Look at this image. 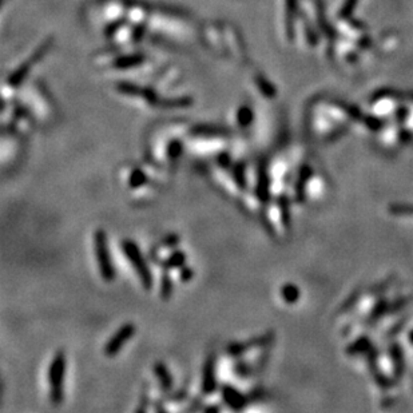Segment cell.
Segmentation results:
<instances>
[{"mask_svg": "<svg viewBox=\"0 0 413 413\" xmlns=\"http://www.w3.org/2000/svg\"><path fill=\"white\" fill-rule=\"evenodd\" d=\"M310 176H312V169L308 167V166H304L301 171H300L299 182L296 185V197H297V201H304V198H305V185Z\"/></svg>", "mask_w": 413, "mask_h": 413, "instance_id": "13", "label": "cell"}, {"mask_svg": "<svg viewBox=\"0 0 413 413\" xmlns=\"http://www.w3.org/2000/svg\"><path fill=\"white\" fill-rule=\"evenodd\" d=\"M191 137L195 138H225L230 135V130L221 126H210V125H199L190 129Z\"/></svg>", "mask_w": 413, "mask_h": 413, "instance_id": "8", "label": "cell"}, {"mask_svg": "<svg viewBox=\"0 0 413 413\" xmlns=\"http://www.w3.org/2000/svg\"><path fill=\"white\" fill-rule=\"evenodd\" d=\"M281 297L286 304L293 305L300 300V289L294 284H285L281 289Z\"/></svg>", "mask_w": 413, "mask_h": 413, "instance_id": "17", "label": "cell"}, {"mask_svg": "<svg viewBox=\"0 0 413 413\" xmlns=\"http://www.w3.org/2000/svg\"><path fill=\"white\" fill-rule=\"evenodd\" d=\"M94 250L98 261V269L102 280L111 282L115 280V268L112 265V258L108 248L107 235L103 230L99 229L94 233Z\"/></svg>", "mask_w": 413, "mask_h": 413, "instance_id": "3", "label": "cell"}, {"mask_svg": "<svg viewBox=\"0 0 413 413\" xmlns=\"http://www.w3.org/2000/svg\"><path fill=\"white\" fill-rule=\"evenodd\" d=\"M219 410H221V406L214 405V404H213V405H208L203 408V412H206V413H214V412H219Z\"/></svg>", "mask_w": 413, "mask_h": 413, "instance_id": "25", "label": "cell"}, {"mask_svg": "<svg viewBox=\"0 0 413 413\" xmlns=\"http://www.w3.org/2000/svg\"><path fill=\"white\" fill-rule=\"evenodd\" d=\"M217 163H218L219 167L223 170L231 169L233 162H231V155H230L229 151H222V153H219L218 157H217Z\"/></svg>", "mask_w": 413, "mask_h": 413, "instance_id": "20", "label": "cell"}, {"mask_svg": "<svg viewBox=\"0 0 413 413\" xmlns=\"http://www.w3.org/2000/svg\"><path fill=\"white\" fill-rule=\"evenodd\" d=\"M122 252L123 254L126 255V258L130 261L134 270H135V273H137L144 290H151L153 285H154V278H153L151 269L149 268L143 254L140 252L139 246L133 240H123Z\"/></svg>", "mask_w": 413, "mask_h": 413, "instance_id": "2", "label": "cell"}, {"mask_svg": "<svg viewBox=\"0 0 413 413\" xmlns=\"http://www.w3.org/2000/svg\"><path fill=\"white\" fill-rule=\"evenodd\" d=\"M217 359L216 355H210L206 357L203 368H202V381L201 391L205 396H210L216 393L218 389V381H217Z\"/></svg>", "mask_w": 413, "mask_h": 413, "instance_id": "5", "label": "cell"}, {"mask_svg": "<svg viewBox=\"0 0 413 413\" xmlns=\"http://www.w3.org/2000/svg\"><path fill=\"white\" fill-rule=\"evenodd\" d=\"M234 372L238 374V376H241V377H246V376H249L250 374V368H249V365H246L245 363H237L235 364V367H234Z\"/></svg>", "mask_w": 413, "mask_h": 413, "instance_id": "24", "label": "cell"}, {"mask_svg": "<svg viewBox=\"0 0 413 413\" xmlns=\"http://www.w3.org/2000/svg\"><path fill=\"white\" fill-rule=\"evenodd\" d=\"M66 368H67V360L66 353L63 350H57L51 360L48 372H47V380H48V396L50 402L54 406H59L63 402V381L66 377Z\"/></svg>", "mask_w": 413, "mask_h": 413, "instance_id": "1", "label": "cell"}, {"mask_svg": "<svg viewBox=\"0 0 413 413\" xmlns=\"http://www.w3.org/2000/svg\"><path fill=\"white\" fill-rule=\"evenodd\" d=\"M194 278V270L189 268V266H182L180 269V281L182 282H190Z\"/></svg>", "mask_w": 413, "mask_h": 413, "instance_id": "23", "label": "cell"}, {"mask_svg": "<svg viewBox=\"0 0 413 413\" xmlns=\"http://www.w3.org/2000/svg\"><path fill=\"white\" fill-rule=\"evenodd\" d=\"M154 374L155 377L158 378L159 384H161L162 389L165 392H169L172 389L174 381H172V376L170 373L169 368L166 367L163 363H157L154 365Z\"/></svg>", "mask_w": 413, "mask_h": 413, "instance_id": "9", "label": "cell"}, {"mask_svg": "<svg viewBox=\"0 0 413 413\" xmlns=\"http://www.w3.org/2000/svg\"><path fill=\"white\" fill-rule=\"evenodd\" d=\"M253 348H254V342H253V340H250V341H248V342L235 341V342H231V344L227 345L226 352H227V355L231 357H240V356H242L245 352H248V350H250V349H253Z\"/></svg>", "mask_w": 413, "mask_h": 413, "instance_id": "15", "label": "cell"}, {"mask_svg": "<svg viewBox=\"0 0 413 413\" xmlns=\"http://www.w3.org/2000/svg\"><path fill=\"white\" fill-rule=\"evenodd\" d=\"M172 290H174V282H172L171 276L169 274V270H165V273L161 277V286H159V297L163 301H169L171 299Z\"/></svg>", "mask_w": 413, "mask_h": 413, "instance_id": "14", "label": "cell"}, {"mask_svg": "<svg viewBox=\"0 0 413 413\" xmlns=\"http://www.w3.org/2000/svg\"><path fill=\"white\" fill-rule=\"evenodd\" d=\"M134 334H135V325L131 322L123 323L122 327L110 337V340L104 344L103 353L107 357L116 356L122 350L123 345L130 341Z\"/></svg>", "mask_w": 413, "mask_h": 413, "instance_id": "4", "label": "cell"}, {"mask_svg": "<svg viewBox=\"0 0 413 413\" xmlns=\"http://www.w3.org/2000/svg\"><path fill=\"white\" fill-rule=\"evenodd\" d=\"M255 198L259 203H268L270 201V176L265 166H261L257 175V185L254 190Z\"/></svg>", "mask_w": 413, "mask_h": 413, "instance_id": "7", "label": "cell"}, {"mask_svg": "<svg viewBox=\"0 0 413 413\" xmlns=\"http://www.w3.org/2000/svg\"><path fill=\"white\" fill-rule=\"evenodd\" d=\"M231 176L235 186L241 191L246 190L248 187V178H246V163L244 161H238L231 166Z\"/></svg>", "mask_w": 413, "mask_h": 413, "instance_id": "10", "label": "cell"}, {"mask_svg": "<svg viewBox=\"0 0 413 413\" xmlns=\"http://www.w3.org/2000/svg\"><path fill=\"white\" fill-rule=\"evenodd\" d=\"M187 261L186 253L184 250H174V252L170 253V255L167 258L161 262L162 268L165 270H172V269H181L182 266H185Z\"/></svg>", "mask_w": 413, "mask_h": 413, "instance_id": "11", "label": "cell"}, {"mask_svg": "<svg viewBox=\"0 0 413 413\" xmlns=\"http://www.w3.org/2000/svg\"><path fill=\"white\" fill-rule=\"evenodd\" d=\"M180 235L176 233H171V234H167L163 240L161 241V246L162 248H167V249H174L178 246V244H180Z\"/></svg>", "mask_w": 413, "mask_h": 413, "instance_id": "21", "label": "cell"}, {"mask_svg": "<svg viewBox=\"0 0 413 413\" xmlns=\"http://www.w3.org/2000/svg\"><path fill=\"white\" fill-rule=\"evenodd\" d=\"M235 118H237L238 126L241 127V129H246V127L250 126L253 123V121H254V112H253V110L249 107V106H241V107L237 110Z\"/></svg>", "mask_w": 413, "mask_h": 413, "instance_id": "16", "label": "cell"}, {"mask_svg": "<svg viewBox=\"0 0 413 413\" xmlns=\"http://www.w3.org/2000/svg\"><path fill=\"white\" fill-rule=\"evenodd\" d=\"M221 397L230 409L244 410L248 406V397L233 385H222L221 387Z\"/></svg>", "mask_w": 413, "mask_h": 413, "instance_id": "6", "label": "cell"}, {"mask_svg": "<svg viewBox=\"0 0 413 413\" xmlns=\"http://www.w3.org/2000/svg\"><path fill=\"white\" fill-rule=\"evenodd\" d=\"M278 206L281 208V219L285 227H290V212H289V201L285 195H281L278 199Z\"/></svg>", "mask_w": 413, "mask_h": 413, "instance_id": "19", "label": "cell"}, {"mask_svg": "<svg viewBox=\"0 0 413 413\" xmlns=\"http://www.w3.org/2000/svg\"><path fill=\"white\" fill-rule=\"evenodd\" d=\"M148 181H149V176H148V174L144 172V170L137 167V169L131 170V172H130L127 185H129L130 189L137 190V189H140V187L144 186V185L148 184Z\"/></svg>", "mask_w": 413, "mask_h": 413, "instance_id": "12", "label": "cell"}, {"mask_svg": "<svg viewBox=\"0 0 413 413\" xmlns=\"http://www.w3.org/2000/svg\"><path fill=\"white\" fill-rule=\"evenodd\" d=\"M391 213L397 216H413V205H393Z\"/></svg>", "mask_w": 413, "mask_h": 413, "instance_id": "22", "label": "cell"}, {"mask_svg": "<svg viewBox=\"0 0 413 413\" xmlns=\"http://www.w3.org/2000/svg\"><path fill=\"white\" fill-rule=\"evenodd\" d=\"M184 153V142L178 138H172L169 140V143L166 146V155L169 161H176L180 158L181 154Z\"/></svg>", "mask_w": 413, "mask_h": 413, "instance_id": "18", "label": "cell"}]
</instances>
